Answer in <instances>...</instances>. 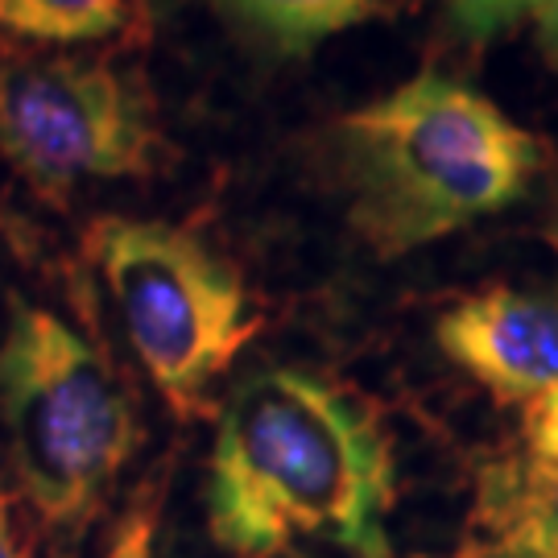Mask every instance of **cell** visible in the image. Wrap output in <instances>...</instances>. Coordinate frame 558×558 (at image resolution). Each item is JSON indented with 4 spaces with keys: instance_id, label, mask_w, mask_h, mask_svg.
<instances>
[{
    "instance_id": "cell-1",
    "label": "cell",
    "mask_w": 558,
    "mask_h": 558,
    "mask_svg": "<svg viewBox=\"0 0 558 558\" xmlns=\"http://www.w3.org/2000/svg\"><path fill=\"white\" fill-rule=\"evenodd\" d=\"M398 459L373 401L311 368H253L228 393L207 463V530L232 558L331 542L393 558Z\"/></svg>"
},
{
    "instance_id": "cell-2",
    "label": "cell",
    "mask_w": 558,
    "mask_h": 558,
    "mask_svg": "<svg viewBox=\"0 0 558 558\" xmlns=\"http://www.w3.org/2000/svg\"><path fill=\"white\" fill-rule=\"evenodd\" d=\"M538 166L542 149L525 129L435 71L343 117L336 133L348 220L377 257H405L513 207Z\"/></svg>"
},
{
    "instance_id": "cell-3",
    "label": "cell",
    "mask_w": 558,
    "mask_h": 558,
    "mask_svg": "<svg viewBox=\"0 0 558 558\" xmlns=\"http://www.w3.org/2000/svg\"><path fill=\"white\" fill-rule=\"evenodd\" d=\"M0 430L46 558H80L145 439L141 410L92 339L17 294L0 339Z\"/></svg>"
},
{
    "instance_id": "cell-4",
    "label": "cell",
    "mask_w": 558,
    "mask_h": 558,
    "mask_svg": "<svg viewBox=\"0 0 558 558\" xmlns=\"http://www.w3.org/2000/svg\"><path fill=\"white\" fill-rule=\"evenodd\" d=\"M124 336L179 422L216 414L211 385L260 331L240 269L191 228L104 216L87 232Z\"/></svg>"
},
{
    "instance_id": "cell-5",
    "label": "cell",
    "mask_w": 558,
    "mask_h": 558,
    "mask_svg": "<svg viewBox=\"0 0 558 558\" xmlns=\"http://www.w3.org/2000/svg\"><path fill=\"white\" fill-rule=\"evenodd\" d=\"M0 158L46 203L80 182L145 179L174 158L137 75L108 59L0 46Z\"/></svg>"
},
{
    "instance_id": "cell-6",
    "label": "cell",
    "mask_w": 558,
    "mask_h": 558,
    "mask_svg": "<svg viewBox=\"0 0 558 558\" xmlns=\"http://www.w3.org/2000/svg\"><path fill=\"white\" fill-rule=\"evenodd\" d=\"M451 364L500 401H534L558 389V302L493 286L459 299L435 323Z\"/></svg>"
},
{
    "instance_id": "cell-7",
    "label": "cell",
    "mask_w": 558,
    "mask_h": 558,
    "mask_svg": "<svg viewBox=\"0 0 558 558\" xmlns=\"http://www.w3.org/2000/svg\"><path fill=\"white\" fill-rule=\"evenodd\" d=\"M459 558H558V463H493Z\"/></svg>"
},
{
    "instance_id": "cell-8",
    "label": "cell",
    "mask_w": 558,
    "mask_h": 558,
    "mask_svg": "<svg viewBox=\"0 0 558 558\" xmlns=\"http://www.w3.org/2000/svg\"><path fill=\"white\" fill-rule=\"evenodd\" d=\"M244 34L281 54H306L311 46L352 29L377 9V0H203Z\"/></svg>"
},
{
    "instance_id": "cell-9",
    "label": "cell",
    "mask_w": 558,
    "mask_h": 558,
    "mask_svg": "<svg viewBox=\"0 0 558 558\" xmlns=\"http://www.w3.org/2000/svg\"><path fill=\"white\" fill-rule=\"evenodd\" d=\"M141 21V0H0V38L9 41H100Z\"/></svg>"
},
{
    "instance_id": "cell-10",
    "label": "cell",
    "mask_w": 558,
    "mask_h": 558,
    "mask_svg": "<svg viewBox=\"0 0 558 558\" xmlns=\"http://www.w3.org/2000/svg\"><path fill=\"white\" fill-rule=\"evenodd\" d=\"M166 484H170V463H161L141 480L129 505H124V513L112 521V534H108V546H104L100 558H154Z\"/></svg>"
},
{
    "instance_id": "cell-11",
    "label": "cell",
    "mask_w": 558,
    "mask_h": 558,
    "mask_svg": "<svg viewBox=\"0 0 558 558\" xmlns=\"http://www.w3.org/2000/svg\"><path fill=\"white\" fill-rule=\"evenodd\" d=\"M546 0H451V25L456 34L472 41L497 38L500 29H509L530 9H542Z\"/></svg>"
},
{
    "instance_id": "cell-12",
    "label": "cell",
    "mask_w": 558,
    "mask_h": 558,
    "mask_svg": "<svg viewBox=\"0 0 558 558\" xmlns=\"http://www.w3.org/2000/svg\"><path fill=\"white\" fill-rule=\"evenodd\" d=\"M530 451L542 463H558V389H550L546 398H538L530 405Z\"/></svg>"
},
{
    "instance_id": "cell-13",
    "label": "cell",
    "mask_w": 558,
    "mask_h": 558,
    "mask_svg": "<svg viewBox=\"0 0 558 558\" xmlns=\"http://www.w3.org/2000/svg\"><path fill=\"white\" fill-rule=\"evenodd\" d=\"M0 558H29L25 546L17 542V530H13V505H9L4 484H0Z\"/></svg>"
},
{
    "instance_id": "cell-14",
    "label": "cell",
    "mask_w": 558,
    "mask_h": 558,
    "mask_svg": "<svg viewBox=\"0 0 558 558\" xmlns=\"http://www.w3.org/2000/svg\"><path fill=\"white\" fill-rule=\"evenodd\" d=\"M538 41L550 59H558V0H546L538 9Z\"/></svg>"
},
{
    "instance_id": "cell-15",
    "label": "cell",
    "mask_w": 558,
    "mask_h": 558,
    "mask_svg": "<svg viewBox=\"0 0 558 558\" xmlns=\"http://www.w3.org/2000/svg\"><path fill=\"white\" fill-rule=\"evenodd\" d=\"M555 236H558V223H555Z\"/></svg>"
},
{
    "instance_id": "cell-16",
    "label": "cell",
    "mask_w": 558,
    "mask_h": 558,
    "mask_svg": "<svg viewBox=\"0 0 558 558\" xmlns=\"http://www.w3.org/2000/svg\"><path fill=\"white\" fill-rule=\"evenodd\" d=\"M555 62H558V59H555Z\"/></svg>"
}]
</instances>
